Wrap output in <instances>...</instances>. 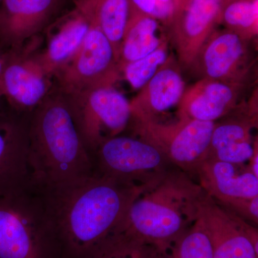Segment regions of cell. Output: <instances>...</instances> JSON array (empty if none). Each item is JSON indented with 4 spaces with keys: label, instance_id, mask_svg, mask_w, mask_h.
<instances>
[{
    "label": "cell",
    "instance_id": "1",
    "mask_svg": "<svg viewBox=\"0 0 258 258\" xmlns=\"http://www.w3.org/2000/svg\"><path fill=\"white\" fill-rule=\"evenodd\" d=\"M152 186L94 172L60 184H32L43 212L52 258H93L132 202Z\"/></svg>",
    "mask_w": 258,
    "mask_h": 258
},
{
    "label": "cell",
    "instance_id": "2",
    "mask_svg": "<svg viewBox=\"0 0 258 258\" xmlns=\"http://www.w3.org/2000/svg\"><path fill=\"white\" fill-rule=\"evenodd\" d=\"M28 160L34 185L60 184L93 174L92 158L58 90L50 91L29 117Z\"/></svg>",
    "mask_w": 258,
    "mask_h": 258
},
{
    "label": "cell",
    "instance_id": "3",
    "mask_svg": "<svg viewBox=\"0 0 258 258\" xmlns=\"http://www.w3.org/2000/svg\"><path fill=\"white\" fill-rule=\"evenodd\" d=\"M205 194L184 171L170 169L132 202L110 235L169 251L198 218Z\"/></svg>",
    "mask_w": 258,
    "mask_h": 258
},
{
    "label": "cell",
    "instance_id": "4",
    "mask_svg": "<svg viewBox=\"0 0 258 258\" xmlns=\"http://www.w3.org/2000/svg\"><path fill=\"white\" fill-rule=\"evenodd\" d=\"M93 172L111 179L138 185L153 186L172 165L155 146L139 137L106 139L92 155Z\"/></svg>",
    "mask_w": 258,
    "mask_h": 258
},
{
    "label": "cell",
    "instance_id": "5",
    "mask_svg": "<svg viewBox=\"0 0 258 258\" xmlns=\"http://www.w3.org/2000/svg\"><path fill=\"white\" fill-rule=\"evenodd\" d=\"M0 258H52L43 212L32 187L0 198Z\"/></svg>",
    "mask_w": 258,
    "mask_h": 258
},
{
    "label": "cell",
    "instance_id": "6",
    "mask_svg": "<svg viewBox=\"0 0 258 258\" xmlns=\"http://www.w3.org/2000/svg\"><path fill=\"white\" fill-rule=\"evenodd\" d=\"M136 135L155 146L172 165L190 176L208 155L215 122L179 116L175 123L130 120Z\"/></svg>",
    "mask_w": 258,
    "mask_h": 258
},
{
    "label": "cell",
    "instance_id": "7",
    "mask_svg": "<svg viewBox=\"0 0 258 258\" xmlns=\"http://www.w3.org/2000/svg\"><path fill=\"white\" fill-rule=\"evenodd\" d=\"M64 96L91 158L102 142L119 136L128 126L130 101L114 86Z\"/></svg>",
    "mask_w": 258,
    "mask_h": 258
},
{
    "label": "cell",
    "instance_id": "8",
    "mask_svg": "<svg viewBox=\"0 0 258 258\" xmlns=\"http://www.w3.org/2000/svg\"><path fill=\"white\" fill-rule=\"evenodd\" d=\"M120 74L111 42L99 29L91 25L79 50L54 78L57 90L70 96L95 88L113 87Z\"/></svg>",
    "mask_w": 258,
    "mask_h": 258
},
{
    "label": "cell",
    "instance_id": "9",
    "mask_svg": "<svg viewBox=\"0 0 258 258\" xmlns=\"http://www.w3.org/2000/svg\"><path fill=\"white\" fill-rule=\"evenodd\" d=\"M213 258H258V231L253 225L219 205L206 193L199 204Z\"/></svg>",
    "mask_w": 258,
    "mask_h": 258
},
{
    "label": "cell",
    "instance_id": "10",
    "mask_svg": "<svg viewBox=\"0 0 258 258\" xmlns=\"http://www.w3.org/2000/svg\"><path fill=\"white\" fill-rule=\"evenodd\" d=\"M29 117L0 113V198H11L31 189Z\"/></svg>",
    "mask_w": 258,
    "mask_h": 258
},
{
    "label": "cell",
    "instance_id": "11",
    "mask_svg": "<svg viewBox=\"0 0 258 258\" xmlns=\"http://www.w3.org/2000/svg\"><path fill=\"white\" fill-rule=\"evenodd\" d=\"M245 42L227 29L215 30L202 47L192 66L196 64L200 69L203 79L240 86L249 69Z\"/></svg>",
    "mask_w": 258,
    "mask_h": 258
},
{
    "label": "cell",
    "instance_id": "12",
    "mask_svg": "<svg viewBox=\"0 0 258 258\" xmlns=\"http://www.w3.org/2000/svg\"><path fill=\"white\" fill-rule=\"evenodd\" d=\"M220 10V0H191L186 9L166 26L184 67H191L202 47L215 31Z\"/></svg>",
    "mask_w": 258,
    "mask_h": 258
},
{
    "label": "cell",
    "instance_id": "13",
    "mask_svg": "<svg viewBox=\"0 0 258 258\" xmlns=\"http://www.w3.org/2000/svg\"><path fill=\"white\" fill-rule=\"evenodd\" d=\"M0 41L18 52L29 39L42 31L55 15L60 0H3Z\"/></svg>",
    "mask_w": 258,
    "mask_h": 258
},
{
    "label": "cell",
    "instance_id": "14",
    "mask_svg": "<svg viewBox=\"0 0 258 258\" xmlns=\"http://www.w3.org/2000/svg\"><path fill=\"white\" fill-rule=\"evenodd\" d=\"M1 86L15 111L30 114L50 93L52 84L31 57L10 50Z\"/></svg>",
    "mask_w": 258,
    "mask_h": 258
},
{
    "label": "cell",
    "instance_id": "15",
    "mask_svg": "<svg viewBox=\"0 0 258 258\" xmlns=\"http://www.w3.org/2000/svg\"><path fill=\"white\" fill-rule=\"evenodd\" d=\"M196 176L205 192L219 205L258 196V178L249 167L207 157Z\"/></svg>",
    "mask_w": 258,
    "mask_h": 258
},
{
    "label": "cell",
    "instance_id": "16",
    "mask_svg": "<svg viewBox=\"0 0 258 258\" xmlns=\"http://www.w3.org/2000/svg\"><path fill=\"white\" fill-rule=\"evenodd\" d=\"M185 91L181 71L173 58L167 60L130 101L131 120H156L158 115L179 105Z\"/></svg>",
    "mask_w": 258,
    "mask_h": 258
},
{
    "label": "cell",
    "instance_id": "17",
    "mask_svg": "<svg viewBox=\"0 0 258 258\" xmlns=\"http://www.w3.org/2000/svg\"><path fill=\"white\" fill-rule=\"evenodd\" d=\"M90 28L88 19L75 8L54 25L46 47L32 60L47 78L54 77L79 50Z\"/></svg>",
    "mask_w": 258,
    "mask_h": 258
},
{
    "label": "cell",
    "instance_id": "18",
    "mask_svg": "<svg viewBox=\"0 0 258 258\" xmlns=\"http://www.w3.org/2000/svg\"><path fill=\"white\" fill-rule=\"evenodd\" d=\"M238 86L203 79L185 90L179 103V116L215 122L236 105Z\"/></svg>",
    "mask_w": 258,
    "mask_h": 258
},
{
    "label": "cell",
    "instance_id": "19",
    "mask_svg": "<svg viewBox=\"0 0 258 258\" xmlns=\"http://www.w3.org/2000/svg\"><path fill=\"white\" fill-rule=\"evenodd\" d=\"M257 120L255 110H250L245 115L215 123L207 157L237 165L249 161L257 148V141L252 142L251 134Z\"/></svg>",
    "mask_w": 258,
    "mask_h": 258
},
{
    "label": "cell",
    "instance_id": "20",
    "mask_svg": "<svg viewBox=\"0 0 258 258\" xmlns=\"http://www.w3.org/2000/svg\"><path fill=\"white\" fill-rule=\"evenodd\" d=\"M75 8L111 42L117 59L131 15L129 0H74ZM119 63V62H118Z\"/></svg>",
    "mask_w": 258,
    "mask_h": 258
},
{
    "label": "cell",
    "instance_id": "21",
    "mask_svg": "<svg viewBox=\"0 0 258 258\" xmlns=\"http://www.w3.org/2000/svg\"><path fill=\"white\" fill-rule=\"evenodd\" d=\"M159 22L142 13H131L120 44V69L125 64L142 58L160 47L164 40L158 36Z\"/></svg>",
    "mask_w": 258,
    "mask_h": 258
},
{
    "label": "cell",
    "instance_id": "22",
    "mask_svg": "<svg viewBox=\"0 0 258 258\" xmlns=\"http://www.w3.org/2000/svg\"><path fill=\"white\" fill-rule=\"evenodd\" d=\"M243 40L255 37L258 31V0H235L220 8L219 23Z\"/></svg>",
    "mask_w": 258,
    "mask_h": 258
},
{
    "label": "cell",
    "instance_id": "23",
    "mask_svg": "<svg viewBox=\"0 0 258 258\" xmlns=\"http://www.w3.org/2000/svg\"><path fill=\"white\" fill-rule=\"evenodd\" d=\"M169 258H213L211 241L200 217L171 245Z\"/></svg>",
    "mask_w": 258,
    "mask_h": 258
},
{
    "label": "cell",
    "instance_id": "24",
    "mask_svg": "<svg viewBox=\"0 0 258 258\" xmlns=\"http://www.w3.org/2000/svg\"><path fill=\"white\" fill-rule=\"evenodd\" d=\"M93 258H169V251L109 235L102 242Z\"/></svg>",
    "mask_w": 258,
    "mask_h": 258
},
{
    "label": "cell",
    "instance_id": "25",
    "mask_svg": "<svg viewBox=\"0 0 258 258\" xmlns=\"http://www.w3.org/2000/svg\"><path fill=\"white\" fill-rule=\"evenodd\" d=\"M168 57L166 43L163 42L159 48L149 55L122 66L120 71L134 89L141 90L152 79Z\"/></svg>",
    "mask_w": 258,
    "mask_h": 258
},
{
    "label": "cell",
    "instance_id": "26",
    "mask_svg": "<svg viewBox=\"0 0 258 258\" xmlns=\"http://www.w3.org/2000/svg\"><path fill=\"white\" fill-rule=\"evenodd\" d=\"M131 13H142L156 19L167 26L174 15L173 5H166L160 0H129Z\"/></svg>",
    "mask_w": 258,
    "mask_h": 258
},
{
    "label": "cell",
    "instance_id": "27",
    "mask_svg": "<svg viewBox=\"0 0 258 258\" xmlns=\"http://www.w3.org/2000/svg\"><path fill=\"white\" fill-rule=\"evenodd\" d=\"M245 221L258 223V196L251 199H240L221 205Z\"/></svg>",
    "mask_w": 258,
    "mask_h": 258
},
{
    "label": "cell",
    "instance_id": "28",
    "mask_svg": "<svg viewBox=\"0 0 258 258\" xmlns=\"http://www.w3.org/2000/svg\"><path fill=\"white\" fill-rule=\"evenodd\" d=\"M191 0H172L174 7V15L173 18L182 13L187 8Z\"/></svg>",
    "mask_w": 258,
    "mask_h": 258
},
{
    "label": "cell",
    "instance_id": "29",
    "mask_svg": "<svg viewBox=\"0 0 258 258\" xmlns=\"http://www.w3.org/2000/svg\"><path fill=\"white\" fill-rule=\"evenodd\" d=\"M249 169L256 177L258 178V149H255L253 155L249 160Z\"/></svg>",
    "mask_w": 258,
    "mask_h": 258
},
{
    "label": "cell",
    "instance_id": "30",
    "mask_svg": "<svg viewBox=\"0 0 258 258\" xmlns=\"http://www.w3.org/2000/svg\"><path fill=\"white\" fill-rule=\"evenodd\" d=\"M8 55H9V52H3V50L0 49V85H1L2 76L8 60Z\"/></svg>",
    "mask_w": 258,
    "mask_h": 258
},
{
    "label": "cell",
    "instance_id": "31",
    "mask_svg": "<svg viewBox=\"0 0 258 258\" xmlns=\"http://www.w3.org/2000/svg\"><path fill=\"white\" fill-rule=\"evenodd\" d=\"M232 1H235V0H220V8H221L222 6H224V5L227 4V3H230V2Z\"/></svg>",
    "mask_w": 258,
    "mask_h": 258
},
{
    "label": "cell",
    "instance_id": "32",
    "mask_svg": "<svg viewBox=\"0 0 258 258\" xmlns=\"http://www.w3.org/2000/svg\"><path fill=\"white\" fill-rule=\"evenodd\" d=\"M161 3L166 5H173L172 0H160Z\"/></svg>",
    "mask_w": 258,
    "mask_h": 258
},
{
    "label": "cell",
    "instance_id": "33",
    "mask_svg": "<svg viewBox=\"0 0 258 258\" xmlns=\"http://www.w3.org/2000/svg\"><path fill=\"white\" fill-rule=\"evenodd\" d=\"M3 96H4V94H3V89H2V86L1 85H0V99H1Z\"/></svg>",
    "mask_w": 258,
    "mask_h": 258
},
{
    "label": "cell",
    "instance_id": "34",
    "mask_svg": "<svg viewBox=\"0 0 258 258\" xmlns=\"http://www.w3.org/2000/svg\"><path fill=\"white\" fill-rule=\"evenodd\" d=\"M2 1H3V0H0V3H1Z\"/></svg>",
    "mask_w": 258,
    "mask_h": 258
}]
</instances>
